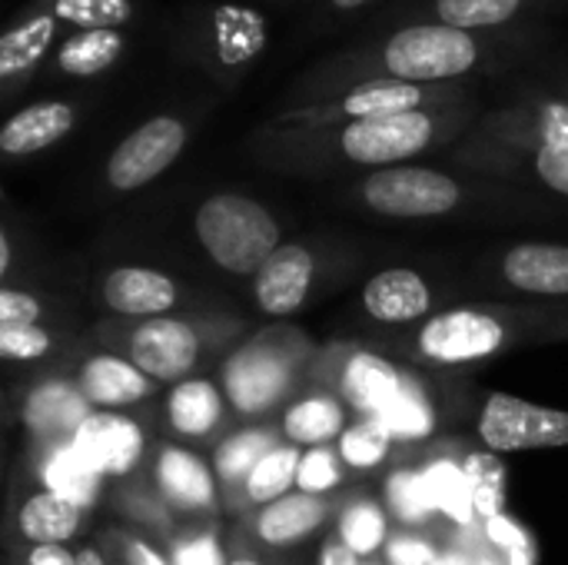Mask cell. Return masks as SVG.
I'll return each instance as SVG.
<instances>
[{"label": "cell", "mask_w": 568, "mask_h": 565, "mask_svg": "<svg viewBox=\"0 0 568 565\" xmlns=\"http://www.w3.org/2000/svg\"><path fill=\"white\" fill-rule=\"evenodd\" d=\"M466 137L568 150V100L526 83L503 107L483 113Z\"/></svg>", "instance_id": "11"}, {"label": "cell", "mask_w": 568, "mask_h": 565, "mask_svg": "<svg viewBox=\"0 0 568 565\" xmlns=\"http://www.w3.org/2000/svg\"><path fill=\"white\" fill-rule=\"evenodd\" d=\"M273 450H276L273 433L256 430V426H253V430H243V433L230 436V440L216 450V460H213L216 476H220L223 483H246L250 473L260 466V460L270 456Z\"/></svg>", "instance_id": "33"}, {"label": "cell", "mask_w": 568, "mask_h": 565, "mask_svg": "<svg viewBox=\"0 0 568 565\" xmlns=\"http://www.w3.org/2000/svg\"><path fill=\"white\" fill-rule=\"evenodd\" d=\"M173 565H223V556H220V546L213 536H200V539L176 546V563Z\"/></svg>", "instance_id": "46"}, {"label": "cell", "mask_w": 568, "mask_h": 565, "mask_svg": "<svg viewBox=\"0 0 568 565\" xmlns=\"http://www.w3.org/2000/svg\"><path fill=\"white\" fill-rule=\"evenodd\" d=\"M393 433L379 420H363L339 436V460L349 470H373L386 460Z\"/></svg>", "instance_id": "36"}, {"label": "cell", "mask_w": 568, "mask_h": 565, "mask_svg": "<svg viewBox=\"0 0 568 565\" xmlns=\"http://www.w3.org/2000/svg\"><path fill=\"white\" fill-rule=\"evenodd\" d=\"M77 390L83 393V400L100 410V413H120L126 406H136L140 400L150 396L153 380L133 363V360H120L110 353L90 356L80 370Z\"/></svg>", "instance_id": "21"}, {"label": "cell", "mask_w": 568, "mask_h": 565, "mask_svg": "<svg viewBox=\"0 0 568 565\" xmlns=\"http://www.w3.org/2000/svg\"><path fill=\"white\" fill-rule=\"evenodd\" d=\"M156 483L160 493L170 500V506L183 513H210L216 509V490H213V473L210 466L180 446H166L156 463Z\"/></svg>", "instance_id": "24"}, {"label": "cell", "mask_w": 568, "mask_h": 565, "mask_svg": "<svg viewBox=\"0 0 568 565\" xmlns=\"http://www.w3.org/2000/svg\"><path fill=\"white\" fill-rule=\"evenodd\" d=\"M90 413H93V406L83 400V393L67 383H47V386L33 390L23 406L27 426L40 436H53V440H60V436L73 440Z\"/></svg>", "instance_id": "27"}, {"label": "cell", "mask_w": 568, "mask_h": 565, "mask_svg": "<svg viewBox=\"0 0 568 565\" xmlns=\"http://www.w3.org/2000/svg\"><path fill=\"white\" fill-rule=\"evenodd\" d=\"M356 196L379 216L399 220H429L446 216L466 200L459 176L433 167H386L359 180Z\"/></svg>", "instance_id": "9"}, {"label": "cell", "mask_w": 568, "mask_h": 565, "mask_svg": "<svg viewBox=\"0 0 568 565\" xmlns=\"http://www.w3.org/2000/svg\"><path fill=\"white\" fill-rule=\"evenodd\" d=\"M503 276L532 296H568V246L519 243L503 256Z\"/></svg>", "instance_id": "23"}, {"label": "cell", "mask_w": 568, "mask_h": 565, "mask_svg": "<svg viewBox=\"0 0 568 565\" xmlns=\"http://www.w3.org/2000/svg\"><path fill=\"white\" fill-rule=\"evenodd\" d=\"M83 110V97H43L17 107L0 127V153L7 160H27L63 143L80 127Z\"/></svg>", "instance_id": "14"}, {"label": "cell", "mask_w": 568, "mask_h": 565, "mask_svg": "<svg viewBox=\"0 0 568 565\" xmlns=\"http://www.w3.org/2000/svg\"><path fill=\"white\" fill-rule=\"evenodd\" d=\"M486 533H489V539H493L496 546L506 549L509 565H532V543H529V536H526L513 519H506V516L499 513V516L486 519Z\"/></svg>", "instance_id": "43"}, {"label": "cell", "mask_w": 568, "mask_h": 565, "mask_svg": "<svg viewBox=\"0 0 568 565\" xmlns=\"http://www.w3.org/2000/svg\"><path fill=\"white\" fill-rule=\"evenodd\" d=\"M389 563L393 565H433L436 563V553L429 543L423 539H413V536H403V539H393L389 543Z\"/></svg>", "instance_id": "45"}, {"label": "cell", "mask_w": 568, "mask_h": 565, "mask_svg": "<svg viewBox=\"0 0 568 565\" xmlns=\"http://www.w3.org/2000/svg\"><path fill=\"white\" fill-rule=\"evenodd\" d=\"M100 480H103V476H97V473L83 463V456L73 450V443H70V446H57L53 456H50V463H47V483H50L47 490L60 493L63 500H70V503H77V506H83V509L97 500Z\"/></svg>", "instance_id": "32"}, {"label": "cell", "mask_w": 568, "mask_h": 565, "mask_svg": "<svg viewBox=\"0 0 568 565\" xmlns=\"http://www.w3.org/2000/svg\"><path fill=\"white\" fill-rule=\"evenodd\" d=\"M366 565H376V563H366Z\"/></svg>", "instance_id": "55"}, {"label": "cell", "mask_w": 568, "mask_h": 565, "mask_svg": "<svg viewBox=\"0 0 568 565\" xmlns=\"http://www.w3.org/2000/svg\"><path fill=\"white\" fill-rule=\"evenodd\" d=\"M426 483H429V493H433V503L439 513H446L456 523H469L476 516V500H473L466 470H459L453 463H433L426 470Z\"/></svg>", "instance_id": "34"}, {"label": "cell", "mask_w": 568, "mask_h": 565, "mask_svg": "<svg viewBox=\"0 0 568 565\" xmlns=\"http://www.w3.org/2000/svg\"><path fill=\"white\" fill-rule=\"evenodd\" d=\"M479 440L489 453H526L568 446V413L529 400L493 393L479 416Z\"/></svg>", "instance_id": "12"}, {"label": "cell", "mask_w": 568, "mask_h": 565, "mask_svg": "<svg viewBox=\"0 0 568 565\" xmlns=\"http://www.w3.org/2000/svg\"><path fill=\"white\" fill-rule=\"evenodd\" d=\"M376 420L393 433V440H423L433 433V406L416 383H406L403 393Z\"/></svg>", "instance_id": "35"}, {"label": "cell", "mask_w": 568, "mask_h": 565, "mask_svg": "<svg viewBox=\"0 0 568 565\" xmlns=\"http://www.w3.org/2000/svg\"><path fill=\"white\" fill-rule=\"evenodd\" d=\"M226 393L210 380H183L166 396V420L180 436H206L223 420Z\"/></svg>", "instance_id": "29"}, {"label": "cell", "mask_w": 568, "mask_h": 565, "mask_svg": "<svg viewBox=\"0 0 568 565\" xmlns=\"http://www.w3.org/2000/svg\"><path fill=\"white\" fill-rule=\"evenodd\" d=\"M53 350V340L40 326H7L0 323V356L10 363L43 360Z\"/></svg>", "instance_id": "40"}, {"label": "cell", "mask_w": 568, "mask_h": 565, "mask_svg": "<svg viewBox=\"0 0 568 565\" xmlns=\"http://www.w3.org/2000/svg\"><path fill=\"white\" fill-rule=\"evenodd\" d=\"M469 486H473V500H476V513H483L486 519L499 516V503H503V483H506V470L499 466L496 453H476L466 466Z\"/></svg>", "instance_id": "39"}, {"label": "cell", "mask_w": 568, "mask_h": 565, "mask_svg": "<svg viewBox=\"0 0 568 565\" xmlns=\"http://www.w3.org/2000/svg\"><path fill=\"white\" fill-rule=\"evenodd\" d=\"M316 260L300 243H283L256 273V306L270 316H293L313 286Z\"/></svg>", "instance_id": "19"}, {"label": "cell", "mask_w": 568, "mask_h": 565, "mask_svg": "<svg viewBox=\"0 0 568 565\" xmlns=\"http://www.w3.org/2000/svg\"><path fill=\"white\" fill-rule=\"evenodd\" d=\"M509 340V330L503 320L483 310H449L433 316L419 336L416 346L426 360L443 363V366H459V363H476L496 356Z\"/></svg>", "instance_id": "13"}, {"label": "cell", "mask_w": 568, "mask_h": 565, "mask_svg": "<svg viewBox=\"0 0 568 565\" xmlns=\"http://www.w3.org/2000/svg\"><path fill=\"white\" fill-rule=\"evenodd\" d=\"M559 10H568V0H393L376 17H369V27L443 23L459 30L499 33L532 27Z\"/></svg>", "instance_id": "8"}, {"label": "cell", "mask_w": 568, "mask_h": 565, "mask_svg": "<svg viewBox=\"0 0 568 565\" xmlns=\"http://www.w3.org/2000/svg\"><path fill=\"white\" fill-rule=\"evenodd\" d=\"M163 50L173 63L206 77L216 90H236L266 57L270 13L240 0H190L163 20Z\"/></svg>", "instance_id": "3"}, {"label": "cell", "mask_w": 568, "mask_h": 565, "mask_svg": "<svg viewBox=\"0 0 568 565\" xmlns=\"http://www.w3.org/2000/svg\"><path fill=\"white\" fill-rule=\"evenodd\" d=\"M320 565H359V556H356L343 539H333V543L323 546Z\"/></svg>", "instance_id": "49"}, {"label": "cell", "mask_w": 568, "mask_h": 565, "mask_svg": "<svg viewBox=\"0 0 568 565\" xmlns=\"http://www.w3.org/2000/svg\"><path fill=\"white\" fill-rule=\"evenodd\" d=\"M479 120V100L439 110H413L376 120H349V123H280L266 120L256 130V147L266 160L293 167V170H320V167H363L386 170L403 167L423 153H433L456 137L469 133Z\"/></svg>", "instance_id": "2"}, {"label": "cell", "mask_w": 568, "mask_h": 565, "mask_svg": "<svg viewBox=\"0 0 568 565\" xmlns=\"http://www.w3.org/2000/svg\"><path fill=\"white\" fill-rule=\"evenodd\" d=\"M196 113L190 107H163L140 120L120 143L106 153L103 183L113 193H133L160 180L193 140Z\"/></svg>", "instance_id": "7"}, {"label": "cell", "mask_w": 568, "mask_h": 565, "mask_svg": "<svg viewBox=\"0 0 568 565\" xmlns=\"http://www.w3.org/2000/svg\"><path fill=\"white\" fill-rule=\"evenodd\" d=\"M27 565H80V556L67 546H30Z\"/></svg>", "instance_id": "48"}, {"label": "cell", "mask_w": 568, "mask_h": 565, "mask_svg": "<svg viewBox=\"0 0 568 565\" xmlns=\"http://www.w3.org/2000/svg\"><path fill=\"white\" fill-rule=\"evenodd\" d=\"M110 23H146V0H27L0 30V100L23 97L67 33Z\"/></svg>", "instance_id": "4"}, {"label": "cell", "mask_w": 568, "mask_h": 565, "mask_svg": "<svg viewBox=\"0 0 568 565\" xmlns=\"http://www.w3.org/2000/svg\"><path fill=\"white\" fill-rule=\"evenodd\" d=\"M43 316V306L20 290H0V323L7 326H37V320Z\"/></svg>", "instance_id": "44"}, {"label": "cell", "mask_w": 568, "mask_h": 565, "mask_svg": "<svg viewBox=\"0 0 568 565\" xmlns=\"http://www.w3.org/2000/svg\"><path fill=\"white\" fill-rule=\"evenodd\" d=\"M300 463H303V453L293 443L290 446H276L270 456L260 460V466L243 483L246 500L256 503V506H270V503L290 496V486L300 476Z\"/></svg>", "instance_id": "31"}, {"label": "cell", "mask_w": 568, "mask_h": 565, "mask_svg": "<svg viewBox=\"0 0 568 565\" xmlns=\"http://www.w3.org/2000/svg\"><path fill=\"white\" fill-rule=\"evenodd\" d=\"M10 270V236H7V230L0 233V273H7Z\"/></svg>", "instance_id": "51"}, {"label": "cell", "mask_w": 568, "mask_h": 565, "mask_svg": "<svg viewBox=\"0 0 568 565\" xmlns=\"http://www.w3.org/2000/svg\"><path fill=\"white\" fill-rule=\"evenodd\" d=\"M226 565H260V563H256L253 556H240V559H230Z\"/></svg>", "instance_id": "52"}, {"label": "cell", "mask_w": 568, "mask_h": 565, "mask_svg": "<svg viewBox=\"0 0 568 565\" xmlns=\"http://www.w3.org/2000/svg\"><path fill=\"white\" fill-rule=\"evenodd\" d=\"M83 516V506L63 500L53 490H40L17 506V533L30 546H67L80 533Z\"/></svg>", "instance_id": "25"}, {"label": "cell", "mask_w": 568, "mask_h": 565, "mask_svg": "<svg viewBox=\"0 0 568 565\" xmlns=\"http://www.w3.org/2000/svg\"><path fill=\"white\" fill-rule=\"evenodd\" d=\"M290 386V363L270 346H246L223 366V393L236 413L256 416L280 403Z\"/></svg>", "instance_id": "16"}, {"label": "cell", "mask_w": 568, "mask_h": 565, "mask_svg": "<svg viewBox=\"0 0 568 565\" xmlns=\"http://www.w3.org/2000/svg\"><path fill=\"white\" fill-rule=\"evenodd\" d=\"M346 410L333 396H306L283 416V433L293 446H326L329 440L343 436Z\"/></svg>", "instance_id": "30"}, {"label": "cell", "mask_w": 568, "mask_h": 565, "mask_svg": "<svg viewBox=\"0 0 568 565\" xmlns=\"http://www.w3.org/2000/svg\"><path fill=\"white\" fill-rule=\"evenodd\" d=\"M393 0H313V27L329 30V27H343L349 20L359 17H376L383 7H389Z\"/></svg>", "instance_id": "42"}, {"label": "cell", "mask_w": 568, "mask_h": 565, "mask_svg": "<svg viewBox=\"0 0 568 565\" xmlns=\"http://www.w3.org/2000/svg\"><path fill=\"white\" fill-rule=\"evenodd\" d=\"M143 37H146V23H110V27L73 30L57 43L40 80L70 83V87L100 83L136 57Z\"/></svg>", "instance_id": "10"}, {"label": "cell", "mask_w": 568, "mask_h": 565, "mask_svg": "<svg viewBox=\"0 0 568 565\" xmlns=\"http://www.w3.org/2000/svg\"><path fill=\"white\" fill-rule=\"evenodd\" d=\"M466 163H476L493 173H529L539 186L556 196H568V150L536 147V143H499L466 137V150L459 153Z\"/></svg>", "instance_id": "17"}, {"label": "cell", "mask_w": 568, "mask_h": 565, "mask_svg": "<svg viewBox=\"0 0 568 565\" xmlns=\"http://www.w3.org/2000/svg\"><path fill=\"white\" fill-rule=\"evenodd\" d=\"M77 556H80V565H106V559H103L93 546H83Z\"/></svg>", "instance_id": "50"}, {"label": "cell", "mask_w": 568, "mask_h": 565, "mask_svg": "<svg viewBox=\"0 0 568 565\" xmlns=\"http://www.w3.org/2000/svg\"><path fill=\"white\" fill-rule=\"evenodd\" d=\"M339 539L359 556H373L383 543H386V513L376 503H359L343 516L339 526Z\"/></svg>", "instance_id": "38"}, {"label": "cell", "mask_w": 568, "mask_h": 565, "mask_svg": "<svg viewBox=\"0 0 568 565\" xmlns=\"http://www.w3.org/2000/svg\"><path fill=\"white\" fill-rule=\"evenodd\" d=\"M100 293H103V303L113 313L133 316V320L166 316L180 300L176 283L166 273L150 270V266H116V270H110Z\"/></svg>", "instance_id": "20"}, {"label": "cell", "mask_w": 568, "mask_h": 565, "mask_svg": "<svg viewBox=\"0 0 568 565\" xmlns=\"http://www.w3.org/2000/svg\"><path fill=\"white\" fill-rule=\"evenodd\" d=\"M483 565H493V563H483Z\"/></svg>", "instance_id": "54"}, {"label": "cell", "mask_w": 568, "mask_h": 565, "mask_svg": "<svg viewBox=\"0 0 568 565\" xmlns=\"http://www.w3.org/2000/svg\"><path fill=\"white\" fill-rule=\"evenodd\" d=\"M126 353L153 383H183L200 360V336L186 320L156 316L130 333Z\"/></svg>", "instance_id": "15"}, {"label": "cell", "mask_w": 568, "mask_h": 565, "mask_svg": "<svg viewBox=\"0 0 568 565\" xmlns=\"http://www.w3.org/2000/svg\"><path fill=\"white\" fill-rule=\"evenodd\" d=\"M479 100V83H443V87H419V83H396V80H369L333 90L313 103L280 110L273 120L280 123H349V120H376L396 117L413 110H439Z\"/></svg>", "instance_id": "5"}, {"label": "cell", "mask_w": 568, "mask_h": 565, "mask_svg": "<svg viewBox=\"0 0 568 565\" xmlns=\"http://www.w3.org/2000/svg\"><path fill=\"white\" fill-rule=\"evenodd\" d=\"M270 3H276V7H290V3H296V0H270Z\"/></svg>", "instance_id": "53"}, {"label": "cell", "mask_w": 568, "mask_h": 565, "mask_svg": "<svg viewBox=\"0 0 568 565\" xmlns=\"http://www.w3.org/2000/svg\"><path fill=\"white\" fill-rule=\"evenodd\" d=\"M549 50V30L542 23L479 33L443 23H396L369 27L363 37L329 50L303 70L290 87L286 107L313 103L333 90L396 80L419 87L443 83H483L486 77H506L513 70L532 67Z\"/></svg>", "instance_id": "1"}, {"label": "cell", "mask_w": 568, "mask_h": 565, "mask_svg": "<svg viewBox=\"0 0 568 565\" xmlns=\"http://www.w3.org/2000/svg\"><path fill=\"white\" fill-rule=\"evenodd\" d=\"M336 483H339V466H336V456H333L326 446H316V450L303 453L300 476H296L300 493L323 496V493H329Z\"/></svg>", "instance_id": "41"}, {"label": "cell", "mask_w": 568, "mask_h": 565, "mask_svg": "<svg viewBox=\"0 0 568 565\" xmlns=\"http://www.w3.org/2000/svg\"><path fill=\"white\" fill-rule=\"evenodd\" d=\"M386 496H389V509L416 526V523H426L433 513H436V503H433V493H429V483H426V473H413V470H399L389 476V486H386Z\"/></svg>", "instance_id": "37"}, {"label": "cell", "mask_w": 568, "mask_h": 565, "mask_svg": "<svg viewBox=\"0 0 568 565\" xmlns=\"http://www.w3.org/2000/svg\"><path fill=\"white\" fill-rule=\"evenodd\" d=\"M326 513H329V506L323 496L290 493L260 513L256 533L266 546H293V543H303L310 533H316L323 526Z\"/></svg>", "instance_id": "28"}, {"label": "cell", "mask_w": 568, "mask_h": 565, "mask_svg": "<svg viewBox=\"0 0 568 565\" xmlns=\"http://www.w3.org/2000/svg\"><path fill=\"white\" fill-rule=\"evenodd\" d=\"M409 380L383 356L376 353H353L343 366V396L366 413V420H376L406 386Z\"/></svg>", "instance_id": "26"}, {"label": "cell", "mask_w": 568, "mask_h": 565, "mask_svg": "<svg viewBox=\"0 0 568 565\" xmlns=\"http://www.w3.org/2000/svg\"><path fill=\"white\" fill-rule=\"evenodd\" d=\"M70 443L97 476H126L143 456V430L120 413L93 410Z\"/></svg>", "instance_id": "18"}, {"label": "cell", "mask_w": 568, "mask_h": 565, "mask_svg": "<svg viewBox=\"0 0 568 565\" xmlns=\"http://www.w3.org/2000/svg\"><path fill=\"white\" fill-rule=\"evenodd\" d=\"M429 306H433L429 283L406 266L383 270L363 286V310L376 323H413L426 316Z\"/></svg>", "instance_id": "22"}, {"label": "cell", "mask_w": 568, "mask_h": 565, "mask_svg": "<svg viewBox=\"0 0 568 565\" xmlns=\"http://www.w3.org/2000/svg\"><path fill=\"white\" fill-rule=\"evenodd\" d=\"M203 253L226 273L250 276L283 246L276 216L253 196L213 193L193 213Z\"/></svg>", "instance_id": "6"}, {"label": "cell", "mask_w": 568, "mask_h": 565, "mask_svg": "<svg viewBox=\"0 0 568 565\" xmlns=\"http://www.w3.org/2000/svg\"><path fill=\"white\" fill-rule=\"evenodd\" d=\"M529 83H536V87H542V90H549V93H556V97L568 100V60H562V63H552V67H546V70L532 73V77H529Z\"/></svg>", "instance_id": "47"}]
</instances>
